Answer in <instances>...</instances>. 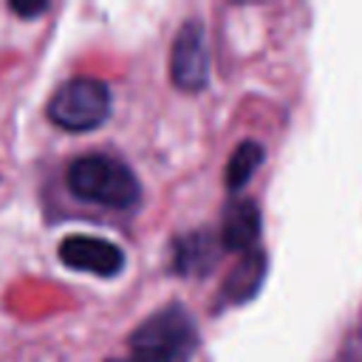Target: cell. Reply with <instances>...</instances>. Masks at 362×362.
Masks as SVG:
<instances>
[{
  "instance_id": "52a82bcc",
  "label": "cell",
  "mask_w": 362,
  "mask_h": 362,
  "mask_svg": "<svg viewBox=\"0 0 362 362\" xmlns=\"http://www.w3.org/2000/svg\"><path fill=\"white\" fill-rule=\"evenodd\" d=\"M221 252H223L221 238H215L212 232L181 235L173 249V269L178 274H206L218 263Z\"/></svg>"
},
{
  "instance_id": "8992f818",
  "label": "cell",
  "mask_w": 362,
  "mask_h": 362,
  "mask_svg": "<svg viewBox=\"0 0 362 362\" xmlns=\"http://www.w3.org/2000/svg\"><path fill=\"white\" fill-rule=\"evenodd\" d=\"M221 246L223 252H252L260 238V209L255 201H232L221 218Z\"/></svg>"
},
{
  "instance_id": "3957f363",
  "label": "cell",
  "mask_w": 362,
  "mask_h": 362,
  "mask_svg": "<svg viewBox=\"0 0 362 362\" xmlns=\"http://www.w3.org/2000/svg\"><path fill=\"white\" fill-rule=\"evenodd\" d=\"M45 113L62 130H96L110 116V88L96 76H74L51 93Z\"/></svg>"
},
{
  "instance_id": "5b68a950",
  "label": "cell",
  "mask_w": 362,
  "mask_h": 362,
  "mask_svg": "<svg viewBox=\"0 0 362 362\" xmlns=\"http://www.w3.org/2000/svg\"><path fill=\"white\" fill-rule=\"evenodd\" d=\"M59 260L76 272H90L99 277H113L124 266V252L96 235H68L59 243Z\"/></svg>"
},
{
  "instance_id": "277c9868",
  "label": "cell",
  "mask_w": 362,
  "mask_h": 362,
  "mask_svg": "<svg viewBox=\"0 0 362 362\" xmlns=\"http://www.w3.org/2000/svg\"><path fill=\"white\" fill-rule=\"evenodd\" d=\"M170 76L173 85L195 93L204 90L209 82V45H206V31L201 20H187L173 40L170 51Z\"/></svg>"
},
{
  "instance_id": "7a4b0ae2",
  "label": "cell",
  "mask_w": 362,
  "mask_h": 362,
  "mask_svg": "<svg viewBox=\"0 0 362 362\" xmlns=\"http://www.w3.org/2000/svg\"><path fill=\"white\" fill-rule=\"evenodd\" d=\"M198 348V328L181 303H170L139 322L127 339V356L107 362H189Z\"/></svg>"
},
{
  "instance_id": "6da1fadb",
  "label": "cell",
  "mask_w": 362,
  "mask_h": 362,
  "mask_svg": "<svg viewBox=\"0 0 362 362\" xmlns=\"http://www.w3.org/2000/svg\"><path fill=\"white\" fill-rule=\"evenodd\" d=\"M65 184L74 198L116 212L136 209L141 201V184L136 173L122 158L107 153L76 156L65 167Z\"/></svg>"
},
{
  "instance_id": "ba28073f",
  "label": "cell",
  "mask_w": 362,
  "mask_h": 362,
  "mask_svg": "<svg viewBox=\"0 0 362 362\" xmlns=\"http://www.w3.org/2000/svg\"><path fill=\"white\" fill-rule=\"evenodd\" d=\"M263 274H266V255L260 249L246 252L238 260V266L229 272V277L223 280V286H221L223 303L235 305V303H243V300L255 297V291L263 283Z\"/></svg>"
},
{
  "instance_id": "30bf717a",
  "label": "cell",
  "mask_w": 362,
  "mask_h": 362,
  "mask_svg": "<svg viewBox=\"0 0 362 362\" xmlns=\"http://www.w3.org/2000/svg\"><path fill=\"white\" fill-rule=\"evenodd\" d=\"M8 8L14 14H23V17H34V14H42L48 8V3H34V6H25V3H8Z\"/></svg>"
},
{
  "instance_id": "9c48e42d",
  "label": "cell",
  "mask_w": 362,
  "mask_h": 362,
  "mask_svg": "<svg viewBox=\"0 0 362 362\" xmlns=\"http://www.w3.org/2000/svg\"><path fill=\"white\" fill-rule=\"evenodd\" d=\"M260 164H263V144H257V141H252V139L240 141V144L232 150L229 164H226V170H223L226 189L238 192V189L255 175V170H257Z\"/></svg>"
}]
</instances>
